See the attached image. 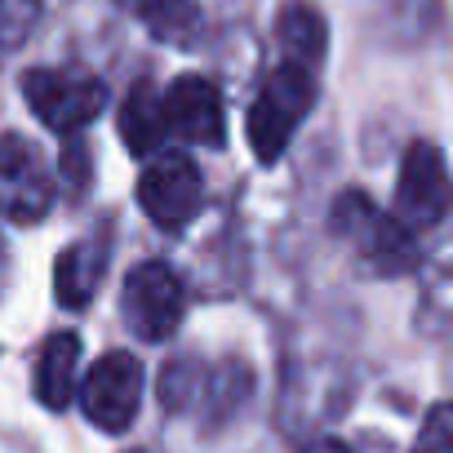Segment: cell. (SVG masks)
<instances>
[{"label":"cell","mask_w":453,"mask_h":453,"mask_svg":"<svg viewBox=\"0 0 453 453\" xmlns=\"http://www.w3.org/2000/svg\"><path fill=\"white\" fill-rule=\"evenodd\" d=\"M76 369H81V334H50L45 347L36 351V373H32L36 400L45 409H67L81 382Z\"/></svg>","instance_id":"8fae6325"},{"label":"cell","mask_w":453,"mask_h":453,"mask_svg":"<svg viewBox=\"0 0 453 453\" xmlns=\"http://www.w3.org/2000/svg\"><path fill=\"white\" fill-rule=\"evenodd\" d=\"M107 258H111V245L103 236H85L72 250H63L58 263H54V298L67 311H85L94 303L98 285H103Z\"/></svg>","instance_id":"30bf717a"},{"label":"cell","mask_w":453,"mask_h":453,"mask_svg":"<svg viewBox=\"0 0 453 453\" xmlns=\"http://www.w3.org/2000/svg\"><path fill=\"white\" fill-rule=\"evenodd\" d=\"M187 307V289L169 263H138L120 289V320L138 342H165L178 334Z\"/></svg>","instance_id":"277c9868"},{"label":"cell","mask_w":453,"mask_h":453,"mask_svg":"<svg viewBox=\"0 0 453 453\" xmlns=\"http://www.w3.org/2000/svg\"><path fill=\"white\" fill-rule=\"evenodd\" d=\"M129 453H147V449H129Z\"/></svg>","instance_id":"d6986e66"},{"label":"cell","mask_w":453,"mask_h":453,"mask_svg":"<svg viewBox=\"0 0 453 453\" xmlns=\"http://www.w3.org/2000/svg\"><path fill=\"white\" fill-rule=\"evenodd\" d=\"M409 453H453V400H440L426 409Z\"/></svg>","instance_id":"2e32d148"},{"label":"cell","mask_w":453,"mask_h":453,"mask_svg":"<svg viewBox=\"0 0 453 453\" xmlns=\"http://www.w3.org/2000/svg\"><path fill=\"white\" fill-rule=\"evenodd\" d=\"M276 45L285 50V63H298L307 72H316V63L325 58L329 45V27L325 14L307 0H289V5L276 14Z\"/></svg>","instance_id":"7c38bea8"},{"label":"cell","mask_w":453,"mask_h":453,"mask_svg":"<svg viewBox=\"0 0 453 453\" xmlns=\"http://www.w3.org/2000/svg\"><path fill=\"white\" fill-rule=\"evenodd\" d=\"M23 98L32 107V116L54 129V134H76L89 120L103 116L107 107V85L89 72H72V67H32L23 76Z\"/></svg>","instance_id":"3957f363"},{"label":"cell","mask_w":453,"mask_h":453,"mask_svg":"<svg viewBox=\"0 0 453 453\" xmlns=\"http://www.w3.org/2000/svg\"><path fill=\"white\" fill-rule=\"evenodd\" d=\"M116 125H120V138H125V147H129L134 156H156V151H160V142H165L169 129H165L160 94H156L151 81H138V85L125 94Z\"/></svg>","instance_id":"4fadbf2b"},{"label":"cell","mask_w":453,"mask_h":453,"mask_svg":"<svg viewBox=\"0 0 453 453\" xmlns=\"http://www.w3.org/2000/svg\"><path fill=\"white\" fill-rule=\"evenodd\" d=\"M311 107H316V76L298 63H280L263 81V89L250 107V147H254V156L267 160V165L280 160Z\"/></svg>","instance_id":"7a4b0ae2"},{"label":"cell","mask_w":453,"mask_h":453,"mask_svg":"<svg viewBox=\"0 0 453 453\" xmlns=\"http://www.w3.org/2000/svg\"><path fill=\"white\" fill-rule=\"evenodd\" d=\"M303 453H356L347 440H334V435H320V440H311Z\"/></svg>","instance_id":"e0dca14e"},{"label":"cell","mask_w":453,"mask_h":453,"mask_svg":"<svg viewBox=\"0 0 453 453\" xmlns=\"http://www.w3.org/2000/svg\"><path fill=\"white\" fill-rule=\"evenodd\" d=\"M160 111H165V129L178 134L182 142L222 147V138H226L222 89H218L209 76H178V81L160 94Z\"/></svg>","instance_id":"9c48e42d"},{"label":"cell","mask_w":453,"mask_h":453,"mask_svg":"<svg viewBox=\"0 0 453 453\" xmlns=\"http://www.w3.org/2000/svg\"><path fill=\"white\" fill-rule=\"evenodd\" d=\"M45 0H0V50H19L41 23Z\"/></svg>","instance_id":"9a60e30c"},{"label":"cell","mask_w":453,"mask_h":453,"mask_svg":"<svg viewBox=\"0 0 453 453\" xmlns=\"http://www.w3.org/2000/svg\"><path fill=\"white\" fill-rule=\"evenodd\" d=\"M54 173L45 156L19 138V134H0V218H10L19 226L45 222L54 209Z\"/></svg>","instance_id":"52a82bcc"},{"label":"cell","mask_w":453,"mask_h":453,"mask_svg":"<svg viewBox=\"0 0 453 453\" xmlns=\"http://www.w3.org/2000/svg\"><path fill=\"white\" fill-rule=\"evenodd\" d=\"M0 263H5V245H0Z\"/></svg>","instance_id":"ac0fdd59"},{"label":"cell","mask_w":453,"mask_h":453,"mask_svg":"<svg viewBox=\"0 0 453 453\" xmlns=\"http://www.w3.org/2000/svg\"><path fill=\"white\" fill-rule=\"evenodd\" d=\"M329 222H334V232L356 250L360 267H365L369 276H378V280L409 276V272L422 263L413 232H409L395 213L378 209L365 191H342V196L334 200Z\"/></svg>","instance_id":"6da1fadb"},{"label":"cell","mask_w":453,"mask_h":453,"mask_svg":"<svg viewBox=\"0 0 453 453\" xmlns=\"http://www.w3.org/2000/svg\"><path fill=\"white\" fill-rule=\"evenodd\" d=\"M138 204L160 232H182L204 204V178L191 156L165 151L138 173Z\"/></svg>","instance_id":"ba28073f"},{"label":"cell","mask_w":453,"mask_h":453,"mask_svg":"<svg viewBox=\"0 0 453 453\" xmlns=\"http://www.w3.org/2000/svg\"><path fill=\"white\" fill-rule=\"evenodd\" d=\"M409 232H431L453 213V178L444 165V151L435 142H409L400 156V178H395V209H391Z\"/></svg>","instance_id":"5b68a950"},{"label":"cell","mask_w":453,"mask_h":453,"mask_svg":"<svg viewBox=\"0 0 453 453\" xmlns=\"http://www.w3.org/2000/svg\"><path fill=\"white\" fill-rule=\"evenodd\" d=\"M125 5L165 45L187 50L200 36V10H196V0H125Z\"/></svg>","instance_id":"5bb4252c"},{"label":"cell","mask_w":453,"mask_h":453,"mask_svg":"<svg viewBox=\"0 0 453 453\" xmlns=\"http://www.w3.org/2000/svg\"><path fill=\"white\" fill-rule=\"evenodd\" d=\"M142 365L134 351H107L85 378H81V409L85 418L107 431V435H125L142 409Z\"/></svg>","instance_id":"8992f818"}]
</instances>
